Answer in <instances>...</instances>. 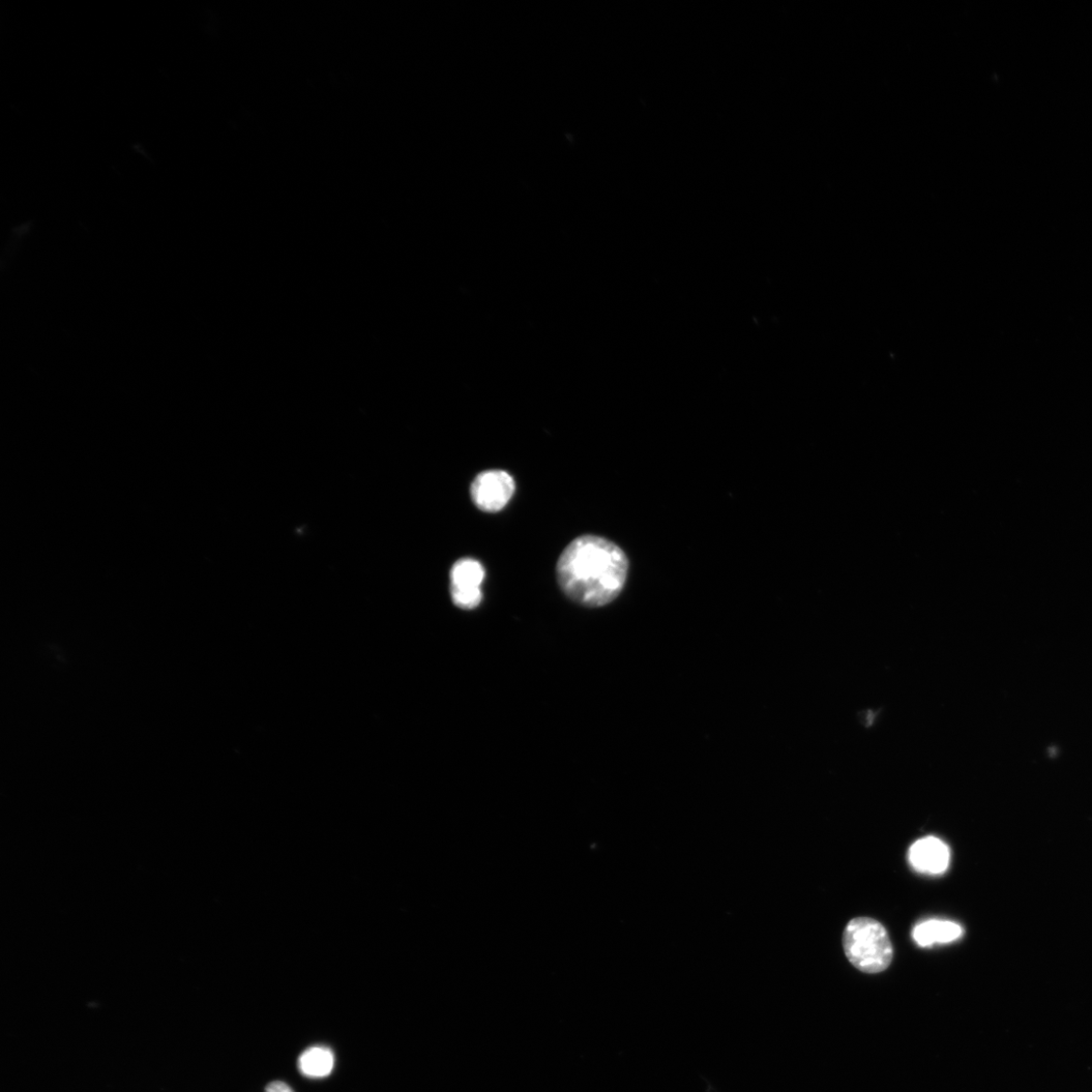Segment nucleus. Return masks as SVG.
Here are the masks:
<instances>
[{
  "mask_svg": "<svg viewBox=\"0 0 1092 1092\" xmlns=\"http://www.w3.org/2000/svg\"><path fill=\"white\" fill-rule=\"evenodd\" d=\"M629 569L621 547L600 537L584 536L560 554L556 576L569 598L587 607H602L622 594Z\"/></svg>",
  "mask_w": 1092,
  "mask_h": 1092,
  "instance_id": "1",
  "label": "nucleus"
},
{
  "mask_svg": "<svg viewBox=\"0 0 1092 1092\" xmlns=\"http://www.w3.org/2000/svg\"><path fill=\"white\" fill-rule=\"evenodd\" d=\"M843 943L848 960L862 972L879 973L887 970L893 962L891 938L876 920H852L845 929Z\"/></svg>",
  "mask_w": 1092,
  "mask_h": 1092,
  "instance_id": "2",
  "label": "nucleus"
},
{
  "mask_svg": "<svg viewBox=\"0 0 1092 1092\" xmlns=\"http://www.w3.org/2000/svg\"><path fill=\"white\" fill-rule=\"evenodd\" d=\"M515 492V482L505 470L491 469L481 472L472 482L470 496L475 505L484 512L495 513L504 509Z\"/></svg>",
  "mask_w": 1092,
  "mask_h": 1092,
  "instance_id": "3",
  "label": "nucleus"
},
{
  "mask_svg": "<svg viewBox=\"0 0 1092 1092\" xmlns=\"http://www.w3.org/2000/svg\"><path fill=\"white\" fill-rule=\"evenodd\" d=\"M485 576V569L479 560L470 557L458 560L451 571V594L457 607L471 610L481 604V586Z\"/></svg>",
  "mask_w": 1092,
  "mask_h": 1092,
  "instance_id": "4",
  "label": "nucleus"
},
{
  "mask_svg": "<svg viewBox=\"0 0 1092 1092\" xmlns=\"http://www.w3.org/2000/svg\"><path fill=\"white\" fill-rule=\"evenodd\" d=\"M909 861L922 873L941 874L947 870L950 851L940 840L928 837L914 843L909 850Z\"/></svg>",
  "mask_w": 1092,
  "mask_h": 1092,
  "instance_id": "5",
  "label": "nucleus"
},
{
  "mask_svg": "<svg viewBox=\"0 0 1092 1092\" xmlns=\"http://www.w3.org/2000/svg\"><path fill=\"white\" fill-rule=\"evenodd\" d=\"M963 933V929L953 922L933 920L914 928L912 936L919 946L928 947L933 946L936 942L953 941L959 939Z\"/></svg>",
  "mask_w": 1092,
  "mask_h": 1092,
  "instance_id": "6",
  "label": "nucleus"
},
{
  "mask_svg": "<svg viewBox=\"0 0 1092 1092\" xmlns=\"http://www.w3.org/2000/svg\"><path fill=\"white\" fill-rule=\"evenodd\" d=\"M334 1067V1057L331 1050L325 1047H313L305 1051L299 1059L301 1072L309 1077L328 1076Z\"/></svg>",
  "mask_w": 1092,
  "mask_h": 1092,
  "instance_id": "7",
  "label": "nucleus"
},
{
  "mask_svg": "<svg viewBox=\"0 0 1092 1092\" xmlns=\"http://www.w3.org/2000/svg\"><path fill=\"white\" fill-rule=\"evenodd\" d=\"M265 1092H293V1091L291 1090V1088L287 1084H285L284 1082H281V1081H276V1082L271 1083L267 1087V1089H265Z\"/></svg>",
  "mask_w": 1092,
  "mask_h": 1092,
  "instance_id": "8",
  "label": "nucleus"
}]
</instances>
